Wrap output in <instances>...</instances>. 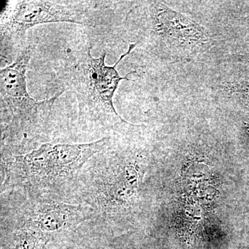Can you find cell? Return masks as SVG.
Wrapping results in <instances>:
<instances>
[{"mask_svg": "<svg viewBox=\"0 0 249 249\" xmlns=\"http://www.w3.org/2000/svg\"><path fill=\"white\" fill-rule=\"evenodd\" d=\"M137 45L129 44L127 52L112 66L106 65V52L94 58L90 45L67 55L58 75L76 96L80 119L103 125L127 124L116 111L113 98L120 82L129 79L121 76L116 67Z\"/></svg>", "mask_w": 249, "mask_h": 249, "instance_id": "1", "label": "cell"}, {"mask_svg": "<svg viewBox=\"0 0 249 249\" xmlns=\"http://www.w3.org/2000/svg\"><path fill=\"white\" fill-rule=\"evenodd\" d=\"M125 24L155 55L186 59L209 46L208 31L196 21L159 1H143L129 11Z\"/></svg>", "mask_w": 249, "mask_h": 249, "instance_id": "2", "label": "cell"}, {"mask_svg": "<svg viewBox=\"0 0 249 249\" xmlns=\"http://www.w3.org/2000/svg\"><path fill=\"white\" fill-rule=\"evenodd\" d=\"M91 1L20 0L7 1L0 22L1 63L14 62L25 46L26 33L35 26L70 22L95 27Z\"/></svg>", "mask_w": 249, "mask_h": 249, "instance_id": "3", "label": "cell"}, {"mask_svg": "<svg viewBox=\"0 0 249 249\" xmlns=\"http://www.w3.org/2000/svg\"><path fill=\"white\" fill-rule=\"evenodd\" d=\"M34 47L26 45L11 65L0 71V107L4 137L9 140L24 134H34L43 127L57 98L62 93L44 101L29 96L26 73Z\"/></svg>", "mask_w": 249, "mask_h": 249, "instance_id": "4", "label": "cell"}, {"mask_svg": "<svg viewBox=\"0 0 249 249\" xmlns=\"http://www.w3.org/2000/svg\"><path fill=\"white\" fill-rule=\"evenodd\" d=\"M109 137L85 144L46 143L27 155L13 157L16 169L34 181H51L79 169L109 142Z\"/></svg>", "mask_w": 249, "mask_h": 249, "instance_id": "5", "label": "cell"}, {"mask_svg": "<svg viewBox=\"0 0 249 249\" xmlns=\"http://www.w3.org/2000/svg\"><path fill=\"white\" fill-rule=\"evenodd\" d=\"M86 211L82 208L59 203L37 206L31 218L29 229L46 233L57 232L78 224L84 219Z\"/></svg>", "mask_w": 249, "mask_h": 249, "instance_id": "6", "label": "cell"}, {"mask_svg": "<svg viewBox=\"0 0 249 249\" xmlns=\"http://www.w3.org/2000/svg\"><path fill=\"white\" fill-rule=\"evenodd\" d=\"M47 236L29 229L14 235L6 249H45Z\"/></svg>", "mask_w": 249, "mask_h": 249, "instance_id": "7", "label": "cell"}, {"mask_svg": "<svg viewBox=\"0 0 249 249\" xmlns=\"http://www.w3.org/2000/svg\"><path fill=\"white\" fill-rule=\"evenodd\" d=\"M222 90L226 95L235 99L249 102V79L223 83Z\"/></svg>", "mask_w": 249, "mask_h": 249, "instance_id": "8", "label": "cell"}, {"mask_svg": "<svg viewBox=\"0 0 249 249\" xmlns=\"http://www.w3.org/2000/svg\"><path fill=\"white\" fill-rule=\"evenodd\" d=\"M237 60H241V61L249 62V54L240 55V56L237 57Z\"/></svg>", "mask_w": 249, "mask_h": 249, "instance_id": "9", "label": "cell"}]
</instances>
